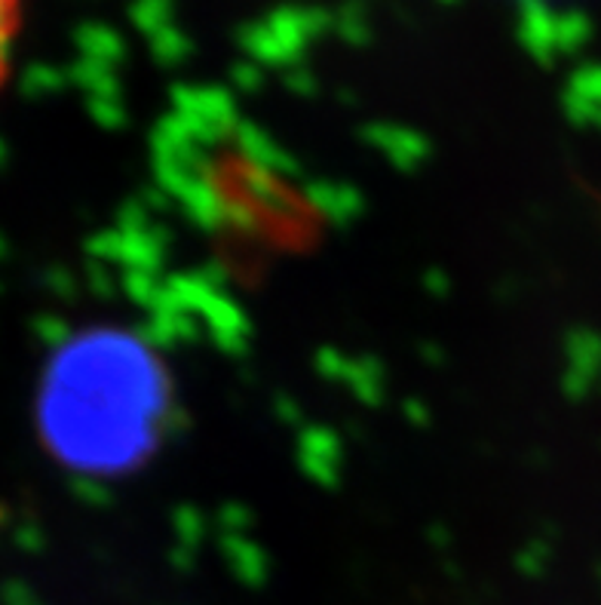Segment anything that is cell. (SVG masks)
<instances>
[{
  "instance_id": "obj_1",
  "label": "cell",
  "mask_w": 601,
  "mask_h": 605,
  "mask_svg": "<svg viewBox=\"0 0 601 605\" xmlns=\"http://www.w3.org/2000/svg\"><path fill=\"white\" fill-rule=\"evenodd\" d=\"M169 415V378L154 348L127 329L74 335L47 369L40 427L68 467L120 477L160 443Z\"/></svg>"
},
{
  "instance_id": "obj_2",
  "label": "cell",
  "mask_w": 601,
  "mask_h": 605,
  "mask_svg": "<svg viewBox=\"0 0 601 605\" xmlns=\"http://www.w3.org/2000/svg\"><path fill=\"white\" fill-rule=\"evenodd\" d=\"M13 50V0H0V75Z\"/></svg>"
}]
</instances>
